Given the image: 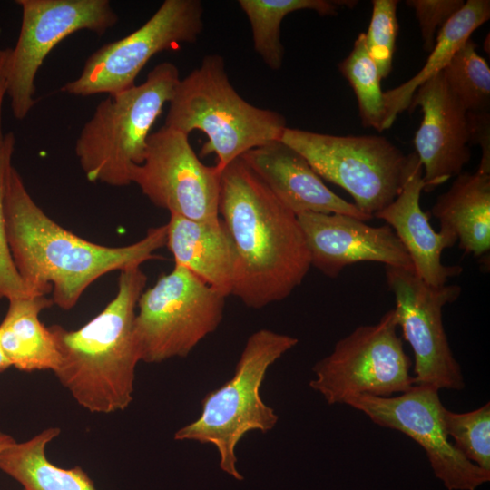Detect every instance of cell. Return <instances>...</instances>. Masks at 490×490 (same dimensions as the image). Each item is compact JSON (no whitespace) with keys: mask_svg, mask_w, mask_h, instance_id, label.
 <instances>
[{"mask_svg":"<svg viewBox=\"0 0 490 490\" xmlns=\"http://www.w3.org/2000/svg\"><path fill=\"white\" fill-rule=\"evenodd\" d=\"M4 216L10 253L27 290L34 296L52 292L53 303L64 310L100 277L162 259L155 252L166 245V224L121 247L84 240L43 211L13 165L5 179Z\"/></svg>","mask_w":490,"mask_h":490,"instance_id":"obj_1","label":"cell"},{"mask_svg":"<svg viewBox=\"0 0 490 490\" xmlns=\"http://www.w3.org/2000/svg\"><path fill=\"white\" fill-rule=\"evenodd\" d=\"M219 213L237 256L231 295L254 309L288 298L311 267L303 232L240 157L221 173Z\"/></svg>","mask_w":490,"mask_h":490,"instance_id":"obj_2","label":"cell"},{"mask_svg":"<svg viewBox=\"0 0 490 490\" xmlns=\"http://www.w3.org/2000/svg\"><path fill=\"white\" fill-rule=\"evenodd\" d=\"M146 283L141 267L123 270L115 297L93 319L76 330L48 327L60 355L54 373L91 413L122 411L133 399L135 370L141 361L134 318Z\"/></svg>","mask_w":490,"mask_h":490,"instance_id":"obj_3","label":"cell"},{"mask_svg":"<svg viewBox=\"0 0 490 490\" xmlns=\"http://www.w3.org/2000/svg\"><path fill=\"white\" fill-rule=\"evenodd\" d=\"M164 126L189 134L207 136L200 156L214 153L223 170L245 152L280 140L287 128L278 112L257 107L243 99L230 83L221 55L203 57L201 64L181 79L169 103Z\"/></svg>","mask_w":490,"mask_h":490,"instance_id":"obj_4","label":"cell"},{"mask_svg":"<svg viewBox=\"0 0 490 490\" xmlns=\"http://www.w3.org/2000/svg\"><path fill=\"white\" fill-rule=\"evenodd\" d=\"M181 80L171 62L156 65L139 85L109 94L83 126L75 154L87 180L113 187L132 183L150 131Z\"/></svg>","mask_w":490,"mask_h":490,"instance_id":"obj_5","label":"cell"},{"mask_svg":"<svg viewBox=\"0 0 490 490\" xmlns=\"http://www.w3.org/2000/svg\"><path fill=\"white\" fill-rule=\"evenodd\" d=\"M299 342L295 337L262 328L246 341L233 377L201 400V413L194 421L178 429L174 439L210 444L220 456V468L241 481L235 449L250 431L267 433L279 416L260 397V387L269 368Z\"/></svg>","mask_w":490,"mask_h":490,"instance_id":"obj_6","label":"cell"},{"mask_svg":"<svg viewBox=\"0 0 490 490\" xmlns=\"http://www.w3.org/2000/svg\"><path fill=\"white\" fill-rule=\"evenodd\" d=\"M280 140L321 179L348 191L372 218L398 195L416 155H405L381 135H333L287 127Z\"/></svg>","mask_w":490,"mask_h":490,"instance_id":"obj_7","label":"cell"},{"mask_svg":"<svg viewBox=\"0 0 490 490\" xmlns=\"http://www.w3.org/2000/svg\"><path fill=\"white\" fill-rule=\"evenodd\" d=\"M226 297L189 270L174 266L141 294L134 334L145 363L187 357L220 326Z\"/></svg>","mask_w":490,"mask_h":490,"instance_id":"obj_8","label":"cell"},{"mask_svg":"<svg viewBox=\"0 0 490 490\" xmlns=\"http://www.w3.org/2000/svg\"><path fill=\"white\" fill-rule=\"evenodd\" d=\"M397 327L392 309L378 322L355 328L313 366L309 387L328 405H346L358 395L387 397L408 391L414 386L412 361Z\"/></svg>","mask_w":490,"mask_h":490,"instance_id":"obj_9","label":"cell"},{"mask_svg":"<svg viewBox=\"0 0 490 490\" xmlns=\"http://www.w3.org/2000/svg\"><path fill=\"white\" fill-rule=\"evenodd\" d=\"M203 13L199 0H165L137 30L93 53L78 78L61 91L76 96L109 95L132 87L152 56L198 40L204 27Z\"/></svg>","mask_w":490,"mask_h":490,"instance_id":"obj_10","label":"cell"},{"mask_svg":"<svg viewBox=\"0 0 490 490\" xmlns=\"http://www.w3.org/2000/svg\"><path fill=\"white\" fill-rule=\"evenodd\" d=\"M22 22L7 61V91L12 113L23 120L35 105L34 80L49 53L82 30L102 35L118 22L108 0H17Z\"/></svg>","mask_w":490,"mask_h":490,"instance_id":"obj_11","label":"cell"},{"mask_svg":"<svg viewBox=\"0 0 490 490\" xmlns=\"http://www.w3.org/2000/svg\"><path fill=\"white\" fill-rule=\"evenodd\" d=\"M142 193L170 214L218 221L221 172L201 162L182 132L162 126L150 134L142 162L132 173Z\"/></svg>","mask_w":490,"mask_h":490,"instance_id":"obj_12","label":"cell"},{"mask_svg":"<svg viewBox=\"0 0 490 490\" xmlns=\"http://www.w3.org/2000/svg\"><path fill=\"white\" fill-rule=\"evenodd\" d=\"M385 272L398 327L414 353V385L463 390L464 376L443 324V308L458 299L461 287L432 286L402 268L386 266Z\"/></svg>","mask_w":490,"mask_h":490,"instance_id":"obj_13","label":"cell"},{"mask_svg":"<svg viewBox=\"0 0 490 490\" xmlns=\"http://www.w3.org/2000/svg\"><path fill=\"white\" fill-rule=\"evenodd\" d=\"M438 391L430 386L414 385L398 396L358 395L346 405L375 424L401 432L416 442L425 450L435 476L447 490H475L490 481V472L454 447L445 431V407Z\"/></svg>","mask_w":490,"mask_h":490,"instance_id":"obj_14","label":"cell"},{"mask_svg":"<svg viewBox=\"0 0 490 490\" xmlns=\"http://www.w3.org/2000/svg\"><path fill=\"white\" fill-rule=\"evenodd\" d=\"M297 217L311 267L329 278L362 261L414 270L407 251L388 225L373 227L339 213L304 212Z\"/></svg>","mask_w":490,"mask_h":490,"instance_id":"obj_15","label":"cell"},{"mask_svg":"<svg viewBox=\"0 0 490 490\" xmlns=\"http://www.w3.org/2000/svg\"><path fill=\"white\" fill-rule=\"evenodd\" d=\"M416 106L423 119L414 145L423 166V191L429 193L462 173L470 161L467 112L449 92L442 72L416 91L407 110Z\"/></svg>","mask_w":490,"mask_h":490,"instance_id":"obj_16","label":"cell"},{"mask_svg":"<svg viewBox=\"0 0 490 490\" xmlns=\"http://www.w3.org/2000/svg\"><path fill=\"white\" fill-rule=\"evenodd\" d=\"M240 158L297 216L315 212L345 214L364 221L372 219L333 192L307 160L281 140L251 149Z\"/></svg>","mask_w":490,"mask_h":490,"instance_id":"obj_17","label":"cell"},{"mask_svg":"<svg viewBox=\"0 0 490 490\" xmlns=\"http://www.w3.org/2000/svg\"><path fill=\"white\" fill-rule=\"evenodd\" d=\"M423 189V166L416 154L398 195L373 217L389 224L407 251L414 272L429 285L442 286L463 271L460 266L441 261L443 250L457 239L444 229L436 232L432 228L428 213L420 206Z\"/></svg>","mask_w":490,"mask_h":490,"instance_id":"obj_18","label":"cell"},{"mask_svg":"<svg viewBox=\"0 0 490 490\" xmlns=\"http://www.w3.org/2000/svg\"><path fill=\"white\" fill-rule=\"evenodd\" d=\"M166 226L165 246L174 266L189 270L226 298L230 296L237 256L223 221H198L170 214Z\"/></svg>","mask_w":490,"mask_h":490,"instance_id":"obj_19","label":"cell"},{"mask_svg":"<svg viewBox=\"0 0 490 490\" xmlns=\"http://www.w3.org/2000/svg\"><path fill=\"white\" fill-rule=\"evenodd\" d=\"M440 229L453 233L464 252L480 257L490 250V173H460L432 207Z\"/></svg>","mask_w":490,"mask_h":490,"instance_id":"obj_20","label":"cell"},{"mask_svg":"<svg viewBox=\"0 0 490 490\" xmlns=\"http://www.w3.org/2000/svg\"><path fill=\"white\" fill-rule=\"evenodd\" d=\"M0 324V347L12 367L25 371H54L60 355L48 327L40 320L42 310L54 303L45 295L8 300Z\"/></svg>","mask_w":490,"mask_h":490,"instance_id":"obj_21","label":"cell"},{"mask_svg":"<svg viewBox=\"0 0 490 490\" xmlns=\"http://www.w3.org/2000/svg\"><path fill=\"white\" fill-rule=\"evenodd\" d=\"M490 18L489 0H467L437 33L435 45L421 70L406 83L383 93V130L392 126L397 115L408 109L416 91L442 72L473 32Z\"/></svg>","mask_w":490,"mask_h":490,"instance_id":"obj_22","label":"cell"},{"mask_svg":"<svg viewBox=\"0 0 490 490\" xmlns=\"http://www.w3.org/2000/svg\"><path fill=\"white\" fill-rule=\"evenodd\" d=\"M61 433L48 427L24 442L0 452V470L17 481L23 490H96L81 466L63 468L47 458V445Z\"/></svg>","mask_w":490,"mask_h":490,"instance_id":"obj_23","label":"cell"},{"mask_svg":"<svg viewBox=\"0 0 490 490\" xmlns=\"http://www.w3.org/2000/svg\"><path fill=\"white\" fill-rule=\"evenodd\" d=\"M239 5L250 24L253 47L274 71L281 68L284 47L280 26L284 17L299 10H312L320 15L337 14V1L328 0H240Z\"/></svg>","mask_w":490,"mask_h":490,"instance_id":"obj_24","label":"cell"},{"mask_svg":"<svg viewBox=\"0 0 490 490\" xmlns=\"http://www.w3.org/2000/svg\"><path fill=\"white\" fill-rule=\"evenodd\" d=\"M451 94L466 112H489L490 67L467 39L442 71Z\"/></svg>","mask_w":490,"mask_h":490,"instance_id":"obj_25","label":"cell"},{"mask_svg":"<svg viewBox=\"0 0 490 490\" xmlns=\"http://www.w3.org/2000/svg\"><path fill=\"white\" fill-rule=\"evenodd\" d=\"M338 70L354 91L362 125L378 132L384 131L385 107L381 77L368 52L365 33L358 35L349 54L338 64Z\"/></svg>","mask_w":490,"mask_h":490,"instance_id":"obj_26","label":"cell"},{"mask_svg":"<svg viewBox=\"0 0 490 490\" xmlns=\"http://www.w3.org/2000/svg\"><path fill=\"white\" fill-rule=\"evenodd\" d=\"M445 431L467 460L490 472V404L465 413L443 410Z\"/></svg>","mask_w":490,"mask_h":490,"instance_id":"obj_27","label":"cell"},{"mask_svg":"<svg viewBox=\"0 0 490 490\" xmlns=\"http://www.w3.org/2000/svg\"><path fill=\"white\" fill-rule=\"evenodd\" d=\"M397 0H373L372 15L365 42L381 79L392 70L395 44L398 34Z\"/></svg>","mask_w":490,"mask_h":490,"instance_id":"obj_28","label":"cell"},{"mask_svg":"<svg viewBox=\"0 0 490 490\" xmlns=\"http://www.w3.org/2000/svg\"><path fill=\"white\" fill-rule=\"evenodd\" d=\"M15 138L13 132L5 134L0 146V299L7 300L34 296L30 294L14 264L8 247L5 216L4 195L7 172L12 166ZM36 296V295H35Z\"/></svg>","mask_w":490,"mask_h":490,"instance_id":"obj_29","label":"cell"},{"mask_svg":"<svg viewBox=\"0 0 490 490\" xmlns=\"http://www.w3.org/2000/svg\"><path fill=\"white\" fill-rule=\"evenodd\" d=\"M419 24L424 49L430 52L439 30L465 5L463 0H407Z\"/></svg>","mask_w":490,"mask_h":490,"instance_id":"obj_30","label":"cell"},{"mask_svg":"<svg viewBox=\"0 0 490 490\" xmlns=\"http://www.w3.org/2000/svg\"><path fill=\"white\" fill-rule=\"evenodd\" d=\"M469 144H478L482 157L477 171L490 173V113H466Z\"/></svg>","mask_w":490,"mask_h":490,"instance_id":"obj_31","label":"cell"},{"mask_svg":"<svg viewBox=\"0 0 490 490\" xmlns=\"http://www.w3.org/2000/svg\"><path fill=\"white\" fill-rule=\"evenodd\" d=\"M11 48L0 49V145L5 134L2 130V107L7 91V61Z\"/></svg>","mask_w":490,"mask_h":490,"instance_id":"obj_32","label":"cell"},{"mask_svg":"<svg viewBox=\"0 0 490 490\" xmlns=\"http://www.w3.org/2000/svg\"><path fill=\"white\" fill-rule=\"evenodd\" d=\"M16 441L8 434L0 430V452L12 446Z\"/></svg>","mask_w":490,"mask_h":490,"instance_id":"obj_33","label":"cell"},{"mask_svg":"<svg viewBox=\"0 0 490 490\" xmlns=\"http://www.w3.org/2000/svg\"><path fill=\"white\" fill-rule=\"evenodd\" d=\"M12 367L0 347V373Z\"/></svg>","mask_w":490,"mask_h":490,"instance_id":"obj_34","label":"cell"}]
</instances>
